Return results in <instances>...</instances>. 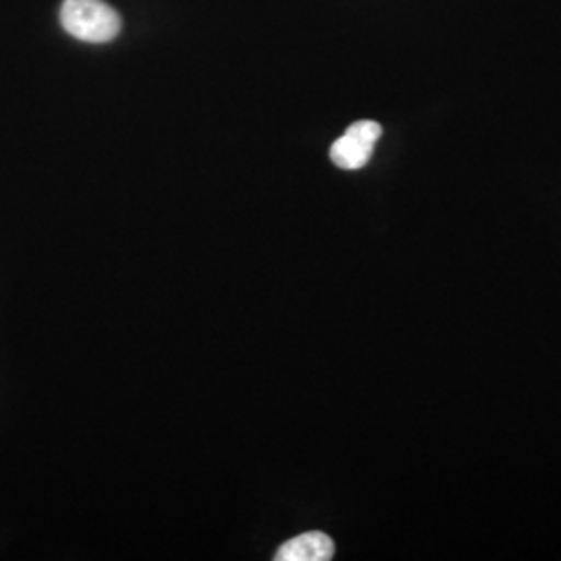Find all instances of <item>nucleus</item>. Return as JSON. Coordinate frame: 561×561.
<instances>
[{
  "mask_svg": "<svg viewBox=\"0 0 561 561\" xmlns=\"http://www.w3.org/2000/svg\"><path fill=\"white\" fill-rule=\"evenodd\" d=\"M60 25L76 41L106 44L119 36L121 18L102 0H65Z\"/></svg>",
  "mask_w": 561,
  "mask_h": 561,
  "instance_id": "nucleus-1",
  "label": "nucleus"
},
{
  "mask_svg": "<svg viewBox=\"0 0 561 561\" xmlns=\"http://www.w3.org/2000/svg\"><path fill=\"white\" fill-rule=\"evenodd\" d=\"M335 545L324 533H304L283 542L275 553L277 561H329L333 560Z\"/></svg>",
  "mask_w": 561,
  "mask_h": 561,
  "instance_id": "nucleus-3",
  "label": "nucleus"
},
{
  "mask_svg": "<svg viewBox=\"0 0 561 561\" xmlns=\"http://www.w3.org/2000/svg\"><path fill=\"white\" fill-rule=\"evenodd\" d=\"M381 134L382 127L377 121H356L331 146V161L345 171H358L370 161Z\"/></svg>",
  "mask_w": 561,
  "mask_h": 561,
  "instance_id": "nucleus-2",
  "label": "nucleus"
}]
</instances>
